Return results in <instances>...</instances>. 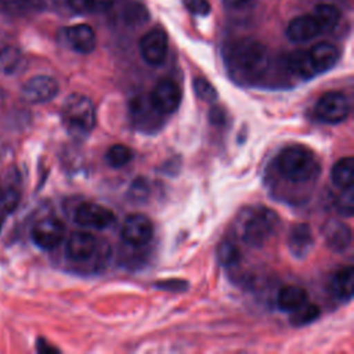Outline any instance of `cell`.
Instances as JSON below:
<instances>
[{"label": "cell", "instance_id": "cell-35", "mask_svg": "<svg viewBox=\"0 0 354 354\" xmlns=\"http://www.w3.org/2000/svg\"><path fill=\"white\" fill-rule=\"evenodd\" d=\"M115 0H87V11L102 12L113 6Z\"/></svg>", "mask_w": 354, "mask_h": 354}, {"label": "cell", "instance_id": "cell-40", "mask_svg": "<svg viewBox=\"0 0 354 354\" xmlns=\"http://www.w3.org/2000/svg\"><path fill=\"white\" fill-rule=\"evenodd\" d=\"M0 230H1V218H0Z\"/></svg>", "mask_w": 354, "mask_h": 354}, {"label": "cell", "instance_id": "cell-6", "mask_svg": "<svg viewBox=\"0 0 354 354\" xmlns=\"http://www.w3.org/2000/svg\"><path fill=\"white\" fill-rule=\"evenodd\" d=\"M73 218L79 225L93 230L109 228L116 221V216L111 209L94 202H82L76 207Z\"/></svg>", "mask_w": 354, "mask_h": 354}, {"label": "cell", "instance_id": "cell-2", "mask_svg": "<svg viewBox=\"0 0 354 354\" xmlns=\"http://www.w3.org/2000/svg\"><path fill=\"white\" fill-rule=\"evenodd\" d=\"M278 224V214L264 206L245 209L236 223L241 239L250 248H261L272 236Z\"/></svg>", "mask_w": 354, "mask_h": 354}, {"label": "cell", "instance_id": "cell-4", "mask_svg": "<svg viewBox=\"0 0 354 354\" xmlns=\"http://www.w3.org/2000/svg\"><path fill=\"white\" fill-rule=\"evenodd\" d=\"M65 129L72 134H88L95 126V108L93 101L79 93L68 95L61 108Z\"/></svg>", "mask_w": 354, "mask_h": 354}, {"label": "cell", "instance_id": "cell-5", "mask_svg": "<svg viewBox=\"0 0 354 354\" xmlns=\"http://www.w3.org/2000/svg\"><path fill=\"white\" fill-rule=\"evenodd\" d=\"M315 113L325 123H340L346 120L350 113L348 98L340 91H326L318 98Z\"/></svg>", "mask_w": 354, "mask_h": 354}, {"label": "cell", "instance_id": "cell-8", "mask_svg": "<svg viewBox=\"0 0 354 354\" xmlns=\"http://www.w3.org/2000/svg\"><path fill=\"white\" fill-rule=\"evenodd\" d=\"M30 235L33 242L39 248L44 250H51L62 242L65 236V225L59 218L54 216H47L33 224Z\"/></svg>", "mask_w": 354, "mask_h": 354}, {"label": "cell", "instance_id": "cell-3", "mask_svg": "<svg viewBox=\"0 0 354 354\" xmlns=\"http://www.w3.org/2000/svg\"><path fill=\"white\" fill-rule=\"evenodd\" d=\"M230 62L234 71L245 77H259L268 68V50L259 40L242 39L234 43L230 51Z\"/></svg>", "mask_w": 354, "mask_h": 354}, {"label": "cell", "instance_id": "cell-30", "mask_svg": "<svg viewBox=\"0 0 354 354\" xmlns=\"http://www.w3.org/2000/svg\"><path fill=\"white\" fill-rule=\"evenodd\" d=\"M194 90L199 98L203 101H214L217 98V91L213 87V84L203 79V77H195L194 79Z\"/></svg>", "mask_w": 354, "mask_h": 354}, {"label": "cell", "instance_id": "cell-36", "mask_svg": "<svg viewBox=\"0 0 354 354\" xmlns=\"http://www.w3.org/2000/svg\"><path fill=\"white\" fill-rule=\"evenodd\" d=\"M209 120L213 123V124H217V126H221L225 123V113L221 108L218 106H213L209 112Z\"/></svg>", "mask_w": 354, "mask_h": 354}, {"label": "cell", "instance_id": "cell-25", "mask_svg": "<svg viewBox=\"0 0 354 354\" xmlns=\"http://www.w3.org/2000/svg\"><path fill=\"white\" fill-rule=\"evenodd\" d=\"M319 315H321V308L314 303L306 301L300 307L290 311L289 321L293 326H304L315 321Z\"/></svg>", "mask_w": 354, "mask_h": 354}, {"label": "cell", "instance_id": "cell-37", "mask_svg": "<svg viewBox=\"0 0 354 354\" xmlns=\"http://www.w3.org/2000/svg\"><path fill=\"white\" fill-rule=\"evenodd\" d=\"M64 3L73 12H88L87 0H64Z\"/></svg>", "mask_w": 354, "mask_h": 354}, {"label": "cell", "instance_id": "cell-19", "mask_svg": "<svg viewBox=\"0 0 354 354\" xmlns=\"http://www.w3.org/2000/svg\"><path fill=\"white\" fill-rule=\"evenodd\" d=\"M43 0H0V17L19 18L41 10Z\"/></svg>", "mask_w": 354, "mask_h": 354}, {"label": "cell", "instance_id": "cell-1", "mask_svg": "<svg viewBox=\"0 0 354 354\" xmlns=\"http://www.w3.org/2000/svg\"><path fill=\"white\" fill-rule=\"evenodd\" d=\"M277 169L283 178L295 184L314 181L321 171L319 162L314 152L300 144L288 145L279 152Z\"/></svg>", "mask_w": 354, "mask_h": 354}, {"label": "cell", "instance_id": "cell-39", "mask_svg": "<svg viewBox=\"0 0 354 354\" xmlns=\"http://www.w3.org/2000/svg\"><path fill=\"white\" fill-rule=\"evenodd\" d=\"M3 100H4V93H3V90L0 88V104L3 102Z\"/></svg>", "mask_w": 354, "mask_h": 354}, {"label": "cell", "instance_id": "cell-12", "mask_svg": "<svg viewBox=\"0 0 354 354\" xmlns=\"http://www.w3.org/2000/svg\"><path fill=\"white\" fill-rule=\"evenodd\" d=\"M58 94V82L47 75L30 77L22 87V98L29 104L51 101Z\"/></svg>", "mask_w": 354, "mask_h": 354}, {"label": "cell", "instance_id": "cell-27", "mask_svg": "<svg viewBox=\"0 0 354 354\" xmlns=\"http://www.w3.org/2000/svg\"><path fill=\"white\" fill-rule=\"evenodd\" d=\"M218 263L224 267H235L241 260V250L232 241L224 239L217 248Z\"/></svg>", "mask_w": 354, "mask_h": 354}, {"label": "cell", "instance_id": "cell-31", "mask_svg": "<svg viewBox=\"0 0 354 354\" xmlns=\"http://www.w3.org/2000/svg\"><path fill=\"white\" fill-rule=\"evenodd\" d=\"M123 18L129 25H137V24L145 22L148 18V14L142 4L131 3V4H127Z\"/></svg>", "mask_w": 354, "mask_h": 354}, {"label": "cell", "instance_id": "cell-9", "mask_svg": "<svg viewBox=\"0 0 354 354\" xmlns=\"http://www.w3.org/2000/svg\"><path fill=\"white\" fill-rule=\"evenodd\" d=\"M153 108L163 116L171 115L177 111L181 102V90L176 82L170 79H160L148 95Z\"/></svg>", "mask_w": 354, "mask_h": 354}, {"label": "cell", "instance_id": "cell-14", "mask_svg": "<svg viewBox=\"0 0 354 354\" xmlns=\"http://www.w3.org/2000/svg\"><path fill=\"white\" fill-rule=\"evenodd\" d=\"M322 33L317 19L307 14L293 18L286 28V36L293 43H306Z\"/></svg>", "mask_w": 354, "mask_h": 354}, {"label": "cell", "instance_id": "cell-23", "mask_svg": "<svg viewBox=\"0 0 354 354\" xmlns=\"http://www.w3.org/2000/svg\"><path fill=\"white\" fill-rule=\"evenodd\" d=\"M353 169L354 159L351 156H346L339 159L330 170V180L339 188L353 187Z\"/></svg>", "mask_w": 354, "mask_h": 354}, {"label": "cell", "instance_id": "cell-7", "mask_svg": "<svg viewBox=\"0 0 354 354\" xmlns=\"http://www.w3.org/2000/svg\"><path fill=\"white\" fill-rule=\"evenodd\" d=\"M152 235L153 225L151 220L141 213L129 214L120 228V236L123 242L133 248L145 246L152 239Z\"/></svg>", "mask_w": 354, "mask_h": 354}, {"label": "cell", "instance_id": "cell-34", "mask_svg": "<svg viewBox=\"0 0 354 354\" xmlns=\"http://www.w3.org/2000/svg\"><path fill=\"white\" fill-rule=\"evenodd\" d=\"M183 3L185 8L195 15L205 17L212 11L210 3L207 0H183Z\"/></svg>", "mask_w": 354, "mask_h": 354}, {"label": "cell", "instance_id": "cell-18", "mask_svg": "<svg viewBox=\"0 0 354 354\" xmlns=\"http://www.w3.org/2000/svg\"><path fill=\"white\" fill-rule=\"evenodd\" d=\"M308 55H310V59H311L314 69L318 75V73H324V72L332 69L336 65V62L340 58V51L332 43L321 41V43L314 44L308 50Z\"/></svg>", "mask_w": 354, "mask_h": 354}, {"label": "cell", "instance_id": "cell-13", "mask_svg": "<svg viewBox=\"0 0 354 354\" xmlns=\"http://www.w3.org/2000/svg\"><path fill=\"white\" fill-rule=\"evenodd\" d=\"M100 249L98 238L87 231H75L66 242V254L73 261H88Z\"/></svg>", "mask_w": 354, "mask_h": 354}, {"label": "cell", "instance_id": "cell-17", "mask_svg": "<svg viewBox=\"0 0 354 354\" xmlns=\"http://www.w3.org/2000/svg\"><path fill=\"white\" fill-rule=\"evenodd\" d=\"M286 242H288L289 252L295 257H297V259L306 257L314 243V238H313L310 225L306 223L295 224L288 234Z\"/></svg>", "mask_w": 354, "mask_h": 354}, {"label": "cell", "instance_id": "cell-11", "mask_svg": "<svg viewBox=\"0 0 354 354\" xmlns=\"http://www.w3.org/2000/svg\"><path fill=\"white\" fill-rule=\"evenodd\" d=\"M130 116L134 126L142 131L156 130L163 120V115L158 112L149 101V97L138 95L130 101Z\"/></svg>", "mask_w": 354, "mask_h": 354}, {"label": "cell", "instance_id": "cell-20", "mask_svg": "<svg viewBox=\"0 0 354 354\" xmlns=\"http://www.w3.org/2000/svg\"><path fill=\"white\" fill-rule=\"evenodd\" d=\"M330 288L333 295L344 301H348L353 297V288H354V268L351 266L343 267L337 270L330 282Z\"/></svg>", "mask_w": 354, "mask_h": 354}, {"label": "cell", "instance_id": "cell-26", "mask_svg": "<svg viewBox=\"0 0 354 354\" xmlns=\"http://www.w3.org/2000/svg\"><path fill=\"white\" fill-rule=\"evenodd\" d=\"M133 158H134V153H133L131 148H129L124 144H115L105 153V160H106L108 166H111L113 169L124 167L126 165H129L133 160Z\"/></svg>", "mask_w": 354, "mask_h": 354}, {"label": "cell", "instance_id": "cell-32", "mask_svg": "<svg viewBox=\"0 0 354 354\" xmlns=\"http://www.w3.org/2000/svg\"><path fill=\"white\" fill-rule=\"evenodd\" d=\"M19 202V194L14 188H0V212L10 213L12 212Z\"/></svg>", "mask_w": 354, "mask_h": 354}, {"label": "cell", "instance_id": "cell-29", "mask_svg": "<svg viewBox=\"0 0 354 354\" xmlns=\"http://www.w3.org/2000/svg\"><path fill=\"white\" fill-rule=\"evenodd\" d=\"M336 210L344 217H351L354 213V188H343V192L336 199Z\"/></svg>", "mask_w": 354, "mask_h": 354}, {"label": "cell", "instance_id": "cell-16", "mask_svg": "<svg viewBox=\"0 0 354 354\" xmlns=\"http://www.w3.org/2000/svg\"><path fill=\"white\" fill-rule=\"evenodd\" d=\"M65 39L71 46V48L80 54L91 53L97 44L95 32L87 24H77L66 28Z\"/></svg>", "mask_w": 354, "mask_h": 354}, {"label": "cell", "instance_id": "cell-21", "mask_svg": "<svg viewBox=\"0 0 354 354\" xmlns=\"http://www.w3.org/2000/svg\"><path fill=\"white\" fill-rule=\"evenodd\" d=\"M308 300V295L306 289L296 286V285H288L279 289L277 296V306L282 311H293L295 308L300 307Z\"/></svg>", "mask_w": 354, "mask_h": 354}, {"label": "cell", "instance_id": "cell-15", "mask_svg": "<svg viewBox=\"0 0 354 354\" xmlns=\"http://www.w3.org/2000/svg\"><path fill=\"white\" fill-rule=\"evenodd\" d=\"M322 235L326 246L336 253L344 252L351 245L353 239L351 228L344 221L337 220L328 221L322 227Z\"/></svg>", "mask_w": 354, "mask_h": 354}, {"label": "cell", "instance_id": "cell-28", "mask_svg": "<svg viewBox=\"0 0 354 354\" xmlns=\"http://www.w3.org/2000/svg\"><path fill=\"white\" fill-rule=\"evenodd\" d=\"M22 61V54L19 48L14 46H7L0 50V73L11 75L14 73Z\"/></svg>", "mask_w": 354, "mask_h": 354}, {"label": "cell", "instance_id": "cell-33", "mask_svg": "<svg viewBox=\"0 0 354 354\" xmlns=\"http://www.w3.org/2000/svg\"><path fill=\"white\" fill-rule=\"evenodd\" d=\"M129 195H130L134 201H140V202H141V201H145V199L148 198V195H149V185H148L147 180L142 178V177L136 178V180L131 183L130 188H129Z\"/></svg>", "mask_w": 354, "mask_h": 354}, {"label": "cell", "instance_id": "cell-22", "mask_svg": "<svg viewBox=\"0 0 354 354\" xmlns=\"http://www.w3.org/2000/svg\"><path fill=\"white\" fill-rule=\"evenodd\" d=\"M286 66L293 75L303 79H311L317 75L314 65L310 59L308 50H296L290 53L286 59Z\"/></svg>", "mask_w": 354, "mask_h": 354}, {"label": "cell", "instance_id": "cell-10", "mask_svg": "<svg viewBox=\"0 0 354 354\" xmlns=\"http://www.w3.org/2000/svg\"><path fill=\"white\" fill-rule=\"evenodd\" d=\"M140 53L142 59L152 66L162 65L167 55V35L163 29L148 30L140 40Z\"/></svg>", "mask_w": 354, "mask_h": 354}, {"label": "cell", "instance_id": "cell-24", "mask_svg": "<svg viewBox=\"0 0 354 354\" xmlns=\"http://www.w3.org/2000/svg\"><path fill=\"white\" fill-rule=\"evenodd\" d=\"M311 15L317 19V22L319 24L322 32L333 29L339 24L340 17H342L340 10L336 6L326 4V3L315 6L314 12Z\"/></svg>", "mask_w": 354, "mask_h": 354}, {"label": "cell", "instance_id": "cell-38", "mask_svg": "<svg viewBox=\"0 0 354 354\" xmlns=\"http://www.w3.org/2000/svg\"><path fill=\"white\" fill-rule=\"evenodd\" d=\"M252 0H223V3L230 7V8H234V10H238V8H243L245 6H248Z\"/></svg>", "mask_w": 354, "mask_h": 354}]
</instances>
